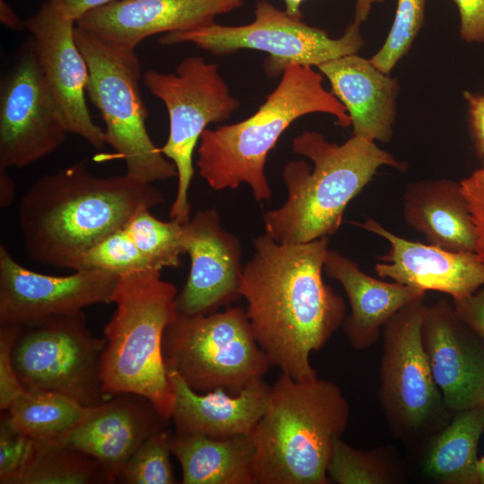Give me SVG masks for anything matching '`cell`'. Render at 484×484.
<instances>
[{"mask_svg": "<svg viewBox=\"0 0 484 484\" xmlns=\"http://www.w3.org/2000/svg\"><path fill=\"white\" fill-rule=\"evenodd\" d=\"M292 150L308 158L314 167L303 160L289 161L282 169L287 200L264 214L265 234L283 244L335 234L347 205L380 167L407 169L406 162L375 142L355 134L340 145L329 143L318 132L305 131L293 139Z\"/></svg>", "mask_w": 484, "mask_h": 484, "instance_id": "obj_3", "label": "cell"}, {"mask_svg": "<svg viewBox=\"0 0 484 484\" xmlns=\"http://www.w3.org/2000/svg\"><path fill=\"white\" fill-rule=\"evenodd\" d=\"M106 342L89 330L82 311L50 315L21 325L13 362L26 390L54 392L95 407L109 399L100 376Z\"/></svg>", "mask_w": 484, "mask_h": 484, "instance_id": "obj_12", "label": "cell"}, {"mask_svg": "<svg viewBox=\"0 0 484 484\" xmlns=\"http://www.w3.org/2000/svg\"><path fill=\"white\" fill-rule=\"evenodd\" d=\"M468 104L471 127L477 151L484 158V95L463 92Z\"/></svg>", "mask_w": 484, "mask_h": 484, "instance_id": "obj_37", "label": "cell"}, {"mask_svg": "<svg viewBox=\"0 0 484 484\" xmlns=\"http://www.w3.org/2000/svg\"><path fill=\"white\" fill-rule=\"evenodd\" d=\"M164 201L151 184L126 174L98 177L78 161L37 179L20 200L17 222L31 260L77 271L91 248Z\"/></svg>", "mask_w": 484, "mask_h": 484, "instance_id": "obj_2", "label": "cell"}, {"mask_svg": "<svg viewBox=\"0 0 484 484\" xmlns=\"http://www.w3.org/2000/svg\"><path fill=\"white\" fill-rule=\"evenodd\" d=\"M90 408L57 393L25 390L4 415L30 438L57 442L81 422Z\"/></svg>", "mask_w": 484, "mask_h": 484, "instance_id": "obj_29", "label": "cell"}, {"mask_svg": "<svg viewBox=\"0 0 484 484\" xmlns=\"http://www.w3.org/2000/svg\"><path fill=\"white\" fill-rule=\"evenodd\" d=\"M15 185L7 169H0V205L9 207L14 200Z\"/></svg>", "mask_w": 484, "mask_h": 484, "instance_id": "obj_40", "label": "cell"}, {"mask_svg": "<svg viewBox=\"0 0 484 484\" xmlns=\"http://www.w3.org/2000/svg\"><path fill=\"white\" fill-rule=\"evenodd\" d=\"M324 271L341 285L347 295L350 314L341 327L350 346L358 350L373 346L385 324L407 303L426 293L395 281L375 279L334 250H328Z\"/></svg>", "mask_w": 484, "mask_h": 484, "instance_id": "obj_24", "label": "cell"}, {"mask_svg": "<svg viewBox=\"0 0 484 484\" xmlns=\"http://www.w3.org/2000/svg\"><path fill=\"white\" fill-rule=\"evenodd\" d=\"M143 82L163 102L169 115V136L160 148L177 169V188L169 217L186 223L190 220L188 192L197 143L210 124L228 120L240 103L231 95L218 65L201 56L184 58L172 73L148 70Z\"/></svg>", "mask_w": 484, "mask_h": 484, "instance_id": "obj_11", "label": "cell"}, {"mask_svg": "<svg viewBox=\"0 0 484 484\" xmlns=\"http://www.w3.org/2000/svg\"><path fill=\"white\" fill-rule=\"evenodd\" d=\"M305 0H284L285 12L291 17L302 19L300 6ZM384 0H356L354 22L361 24L365 22L371 11L372 5L376 3H382Z\"/></svg>", "mask_w": 484, "mask_h": 484, "instance_id": "obj_39", "label": "cell"}, {"mask_svg": "<svg viewBox=\"0 0 484 484\" xmlns=\"http://www.w3.org/2000/svg\"><path fill=\"white\" fill-rule=\"evenodd\" d=\"M329 237L298 244L267 234L253 240L239 293L255 340L271 367L298 381L317 377L310 354L341 326L346 307L323 279Z\"/></svg>", "mask_w": 484, "mask_h": 484, "instance_id": "obj_1", "label": "cell"}, {"mask_svg": "<svg viewBox=\"0 0 484 484\" xmlns=\"http://www.w3.org/2000/svg\"><path fill=\"white\" fill-rule=\"evenodd\" d=\"M243 0H115L82 15L76 26L99 39L135 49L155 34L186 31L215 22Z\"/></svg>", "mask_w": 484, "mask_h": 484, "instance_id": "obj_18", "label": "cell"}, {"mask_svg": "<svg viewBox=\"0 0 484 484\" xmlns=\"http://www.w3.org/2000/svg\"><path fill=\"white\" fill-rule=\"evenodd\" d=\"M115 0H48L64 17L76 22L88 12Z\"/></svg>", "mask_w": 484, "mask_h": 484, "instance_id": "obj_38", "label": "cell"}, {"mask_svg": "<svg viewBox=\"0 0 484 484\" xmlns=\"http://www.w3.org/2000/svg\"><path fill=\"white\" fill-rule=\"evenodd\" d=\"M403 216L430 245L453 252L476 251L477 235L461 183L441 178L408 185Z\"/></svg>", "mask_w": 484, "mask_h": 484, "instance_id": "obj_25", "label": "cell"}, {"mask_svg": "<svg viewBox=\"0 0 484 484\" xmlns=\"http://www.w3.org/2000/svg\"><path fill=\"white\" fill-rule=\"evenodd\" d=\"M355 224L389 242L388 253L375 266L382 278L425 292L445 293L452 299L467 297L484 285V264L474 252H453L407 240L371 218Z\"/></svg>", "mask_w": 484, "mask_h": 484, "instance_id": "obj_20", "label": "cell"}, {"mask_svg": "<svg viewBox=\"0 0 484 484\" xmlns=\"http://www.w3.org/2000/svg\"><path fill=\"white\" fill-rule=\"evenodd\" d=\"M327 475L337 484H393L402 473L386 449H356L341 436L333 441Z\"/></svg>", "mask_w": 484, "mask_h": 484, "instance_id": "obj_30", "label": "cell"}, {"mask_svg": "<svg viewBox=\"0 0 484 484\" xmlns=\"http://www.w3.org/2000/svg\"><path fill=\"white\" fill-rule=\"evenodd\" d=\"M107 484L103 465L56 441L34 440L22 467L3 484Z\"/></svg>", "mask_w": 484, "mask_h": 484, "instance_id": "obj_28", "label": "cell"}, {"mask_svg": "<svg viewBox=\"0 0 484 484\" xmlns=\"http://www.w3.org/2000/svg\"><path fill=\"white\" fill-rule=\"evenodd\" d=\"M460 15V36L466 42H484V0H454Z\"/></svg>", "mask_w": 484, "mask_h": 484, "instance_id": "obj_35", "label": "cell"}, {"mask_svg": "<svg viewBox=\"0 0 484 484\" xmlns=\"http://www.w3.org/2000/svg\"><path fill=\"white\" fill-rule=\"evenodd\" d=\"M323 81V74L313 66L291 65L252 116L216 129H205L197 150L201 177L214 190L247 184L257 202H270L266 159L295 120L312 113H325L335 117L342 127L351 125L346 108L324 87Z\"/></svg>", "mask_w": 484, "mask_h": 484, "instance_id": "obj_5", "label": "cell"}, {"mask_svg": "<svg viewBox=\"0 0 484 484\" xmlns=\"http://www.w3.org/2000/svg\"><path fill=\"white\" fill-rule=\"evenodd\" d=\"M350 409L333 381H298L281 373L253 430L255 484H330L333 444Z\"/></svg>", "mask_w": 484, "mask_h": 484, "instance_id": "obj_4", "label": "cell"}, {"mask_svg": "<svg viewBox=\"0 0 484 484\" xmlns=\"http://www.w3.org/2000/svg\"><path fill=\"white\" fill-rule=\"evenodd\" d=\"M67 134L30 37L0 84V169L35 163L57 150Z\"/></svg>", "mask_w": 484, "mask_h": 484, "instance_id": "obj_13", "label": "cell"}, {"mask_svg": "<svg viewBox=\"0 0 484 484\" xmlns=\"http://www.w3.org/2000/svg\"><path fill=\"white\" fill-rule=\"evenodd\" d=\"M34 439L13 428L2 414L0 424V483L23 464Z\"/></svg>", "mask_w": 484, "mask_h": 484, "instance_id": "obj_34", "label": "cell"}, {"mask_svg": "<svg viewBox=\"0 0 484 484\" xmlns=\"http://www.w3.org/2000/svg\"><path fill=\"white\" fill-rule=\"evenodd\" d=\"M75 22L57 13L47 1L25 21L47 84L56 99L68 134L95 149L107 143L105 130L97 125L86 101L87 62L74 38Z\"/></svg>", "mask_w": 484, "mask_h": 484, "instance_id": "obj_16", "label": "cell"}, {"mask_svg": "<svg viewBox=\"0 0 484 484\" xmlns=\"http://www.w3.org/2000/svg\"><path fill=\"white\" fill-rule=\"evenodd\" d=\"M184 224L161 220L150 209L142 210L91 248L79 270L101 269L122 276L177 268L185 253Z\"/></svg>", "mask_w": 484, "mask_h": 484, "instance_id": "obj_21", "label": "cell"}, {"mask_svg": "<svg viewBox=\"0 0 484 484\" xmlns=\"http://www.w3.org/2000/svg\"><path fill=\"white\" fill-rule=\"evenodd\" d=\"M425 295L400 308L382 329L378 402L393 433L431 437L450 421L421 340Z\"/></svg>", "mask_w": 484, "mask_h": 484, "instance_id": "obj_9", "label": "cell"}, {"mask_svg": "<svg viewBox=\"0 0 484 484\" xmlns=\"http://www.w3.org/2000/svg\"><path fill=\"white\" fill-rule=\"evenodd\" d=\"M182 246L190 270L175 299L177 314H212L241 298V243L223 229L215 209L198 211L184 224Z\"/></svg>", "mask_w": 484, "mask_h": 484, "instance_id": "obj_15", "label": "cell"}, {"mask_svg": "<svg viewBox=\"0 0 484 484\" xmlns=\"http://www.w3.org/2000/svg\"><path fill=\"white\" fill-rule=\"evenodd\" d=\"M317 68L328 79L331 92L346 108L352 134L388 143L396 117L397 80L357 54L325 62Z\"/></svg>", "mask_w": 484, "mask_h": 484, "instance_id": "obj_22", "label": "cell"}, {"mask_svg": "<svg viewBox=\"0 0 484 484\" xmlns=\"http://www.w3.org/2000/svg\"><path fill=\"white\" fill-rule=\"evenodd\" d=\"M360 24L352 22L338 39L325 30L309 26L275 7L258 0L252 22L229 26L213 22L208 26L162 35L161 45L192 43L214 56H226L241 49H254L268 55L264 65L267 76L282 74L291 65L318 66L325 62L357 54L365 40Z\"/></svg>", "mask_w": 484, "mask_h": 484, "instance_id": "obj_10", "label": "cell"}, {"mask_svg": "<svg viewBox=\"0 0 484 484\" xmlns=\"http://www.w3.org/2000/svg\"><path fill=\"white\" fill-rule=\"evenodd\" d=\"M174 391L171 422L175 431L213 438L251 434L263 416L271 386L260 379L231 394L218 388L197 393L173 371H168Z\"/></svg>", "mask_w": 484, "mask_h": 484, "instance_id": "obj_23", "label": "cell"}, {"mask_svg": "<svg viewBox=\"0 0 484 484\" xmlns=\"http://www.w3.org/2000/svg\"><path fill=\"white\" fill-rule=\"evenodd\" d=\"M177 294L175 285L158 272L119 276L111 299L116 309L103 329L107 342L100 362L107 396L142 395L170 420L174 391L163 360L162 338L177 314Z\"/></svg>", "mask_w": 484, "mask_h": 484, "instance_id": "obj_6", "label": "cell"}, {"mask_svg": "<svg viewBox=\"0 0 484 484\" xmlns=\"http://www.w3.org/2000/svg\"><path fill=\"white\" fill-rule=\"evenodd\" d=\"M172 432L169 428L150 436L122 469L117 482L125 484H176L170 461Z\"/></svg>", "mask_w": 484, "mask_h": 484, "instance_id": "obj_31", "label": "cell"}, {"mask_svg": "<svg viewBox=\"0 0 484 484\" xmlns=\"http://www.w3.org/2000/svg\"><path fill=\"white\" fill-rule=\"evenodd\" d=\"M426 0H398L389 33L381 48L371 57V63L390 74L396 64L407 54L424 23Z\"/></svg>", "mask_w": 484, "mask_h": 484, "instance_id": "obj_32", "label": "cell"}, {"mask_svg": "<svg viewBox=\"0 0 484 484\" xmlns=\"http://www.w3.org/2000/svg\"><path fill=\"white\" fill-rule=\"evenodd\" d=\"M74 38L88 65L87 97L100 113L107 143L125 161V174L144 184L177 177L175 165L147 130L135 49L107 43L76 24Z\"/></svg>", "mask_w": 484, "mask_h": 484, "instance_id": "obj_7", "label": "cell"}, {"mask_svg": "<svg viewBox=\"0 0 484 484\" xmlns=\"http://www.w3.org/2000/svg\"><path fill=\"white\" fill-rule=\"evenodd\" d=\"M170 447L183 484H255L252 434L213 438L174 431Z\"/></svg>", "mask_w": 484, "mask_h": 484, "instance_id": "obj_26", "label": "cell"}, {"mask_svg": "<svg viewBox=\"0 0 484 484\" xmlns=\"http://www.w3.org/2000/svg\"><path fill=\"white\" fill-rule=\"evenodd\" d=\"M452 303L458 316L484 340V285Z\"/></svg>", "mask_w": 484, "mask_h": 484, "instance_id": "obj_36", "label": "cell"}, {"mask_svg": "<svg viewBox=\"0 0 484 484\" xmlns=\"http://www.w3.org/2000/svg\"><path fill=\"white\" fill-rule=\"evenodd\" d=\"M162 355L167 370L197 393L221 388L238 394L264 379L271 367L240 307L208 315L177 314L164 331Z\"/></svg>", "mask_w": 484, "mask_h": 484, "instance_id": "obj_8", "label": "cell"}, {"mask_svg": "<svg viewBox=\"0 0 484 484\" xmlns=\"http://www.w3.org/2000/svg\"><path fill=\"white\" fill-rule=\"evenodd\" d=\"M484 432V404L455 412L429 438L422 471L440 484H480L478 445Z\"/></svg>", "mask_w": 484, "mask_h": 484, "instance_id": "obj_27", "label": "cell"}, {"mask_svg": "<svg viewBox=\"0 0 484 484\" xmlns=\"http://www.w3.org/2000/svg\"><path fill=\"white\" fill-rule=\"evenodd\" d=\"M118 278L101 269H83L65 276L36 272L19 264L1 244L0 324L23 325L109 303Z\"/></svg>", "mask_w": 484, "mask_h": 484, "instance_id": "obj_14", "label": "cell"}, {"mask_svg": "<svg viewBox=\"0 0 484 484\" xmlns=\"http://www.w3.org/2000/svg\"><path fill=\"white\" fill-rule=\"evenodd\" d=\"M0 21L4 26L13 30H21L26 28L25 22L19 18L4 0H0Z\"/></svg>", "mask_w": 484, "mask_h": 484, "instance_id": "obj_41", "label": "cell"}, {"mask_svg": "<svg viewBox=\"0 0 484 484\" xmlns=\"http://www.w3.org/2000/svg\"><path fill=\"white\" fill-rule=\"evenodd\" d=\"M21 325H1L0 329V409L4 411L26 390L13 362V348Z\"/></svg>", "mask_w": 484, "mask_h": 484, "instance_id": "obj_33", "label": "cell"}, {"mask_svg": "<svg viewBox=\"0 0 484 484\" xmlns=\"http://www.w3.org/2000/svg\"><path fill=\"white\" fill-rule=\"evenodd\" d=\"M480 484H484V454L479 460Z\"/></svg>", "mask_w": 484, "mask_h": 484, "instance_id": "obj_42", "label": "cell"}, {"mask_svg": "<svg viewBox=\"0 0 484 484\" xmlns=\"http://www.w3.org/2000/svg\"><path fill=\"white\" fill-rule=\"evenodd\" d=\"M145 397L121 393L91 407L86 416L59 441L97 459L111 483L139 446L152 434L169 428Z\"/></svg>", "mask_w": 484, "mask_h": 484, "instance_id": "obj_19", "label": "cell"}, {"mask_svg": "<svg viewBox=\"0 0 484 484\" xmlns=\"http://www.w3.org/2000/svg\"><path fill=\"white\" fill-rule=\"evenodd\" d=\"M421 340L446 409L484 404V340L446 299L426 306Z\"/></svg>", "mask_w": 484, "mask_h": 484, "instance_id": "obj_17", "label": "cell"}]
</instances>
